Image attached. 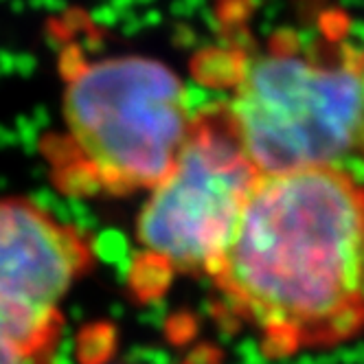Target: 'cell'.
Returning a JSON list of instances; mask_svg holds the SVG:
<instances>
[{
	"label": "cell",
	"mask_w": 364,
	"mask_h": 364,
	"mask_svg": "<svg viewBox=\"0 0 364 364\" xmlns=\"http://www.w3.org/2000/svg\"><path fill=\"white\" fill-rule=\"evenodd\" d=\"M222 110L262 176L341 167L358 149L360 55L272 44L246 62Z\"/></svg>",
	"instance_id": "obj_3"
},
{
	"label": "cell",
	"mask_w": 364,
	"mask_h": 364,
	"mask_svg": "<svg viewBox=\"0 0 364 364\" xmlns=\"http://www.w3.org/2000/svg\"><path fill=\"white\" fill-rule=\"evenodd\" d=\"M206 274L270 358L353 341L364 333V185L343 167L262 176Z\"/></svg>",
	"instance_id": "obj_1"
},
{
	"label": "cell",
	"mask_w": 364,
	"mask_h": 364,
	"mask_svg": "<svg viewBox=\"0 0 364 364\" xmlns=\"http://www.w3.org/2000/svg\"><path fill=\"white\" fill-rule=\"evenodd\" d=\"M193 121L185 84L163 62H82L66 75L62 132L48 143V165L66 191H149L173 167Z\"/></svg>",
	"instance_id": "obj_2"
},
{
	"label": "cell",
	"mask_w": 364,
	"mask_h": 364,
	"mask_svg": "<svg viewBox=\"0 0 364 364\" xmlns=\"http://www.w3.org/2000/svg\"><path fill=\"white\" fill-rule=\"evenodd\" d=\"M0 364H53V355H27L0 338Z\"/></svg>",
	"instance_id": "obj_6"
},
{
	"label": "cell",
	"mask_w": 364,
	"mask_h": 364,
	"mask_svg": "<svg viewBox=\"0 0 364 364\" xmlns=\"http://www.w3.org/2000/svg\"><path fill=\"white\" fill-rule=\"evenodd\" d=\"M92 264L77 226L29 198H0V338L27 355H53L62 301Z\"/></svg>",
	"instance_id": "obj_5"
},
{
	"label": "cell",
	"mask_w": 364,
	"mask_h": 364,
	"mask_svg": "<svg viewBox=\"0 0 364 364\" xmlns=\"http://www.w3.org/2000/svg\"><path fill=\"white\" fill-rule=\"evenodd\" d=\"M358 151H364V53L360 55V121H358Z\"/></svg>",
	"instance_id": "obj_7"
},
{
	"label": "cell",
	"mask_w": 364,
	"mask_h": 364,
	"mask_svg": "<svg viewBox=\"0 0 364 364\" xmlns=\"http://www.w3.org/2000/svg\"><path fill=\"white\" fill-rule=\"evenodd\" d=\"M259 178L224 110L196 114L173 167L139 213L136 281L209 272Z\"/></svg>",
	"instance_id": "obj_4"
}]
</instances>
